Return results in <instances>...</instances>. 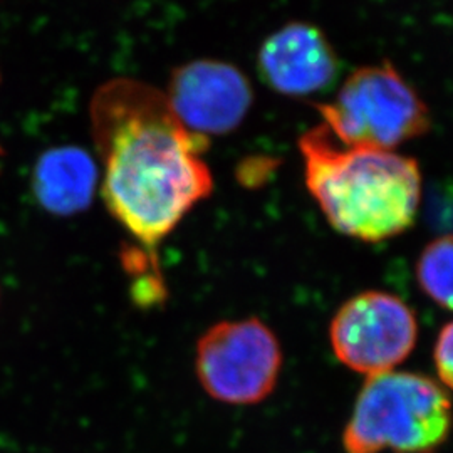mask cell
Listing matches in <instances>:
<instances>
[{
    "label": "cell",
    "mask_w": 453,
    "mask_h": 453,
    "mask_svg": "<svg viewBox=\"0 0 453 453\" xmlns=\"http://www.w3.org/2000/svg\"><path fill=\"white\" fill-rule=\"evenodd\" d=\"M318 108L329 133L353 148L393 151L430 130L426 104L388 63L357 69Z\"/></svg>",
    "instance_id": "4"
},
{
    "label": "cell",
    "mask_w": 453,
    "mask_h": 453,
    "mask_svg": "<svg viewBox=\"0 0 453 453\" xmlns=\"http://www.w3.org/2000/svg\"><path fill=\"white\" fill-rule=\"evenodd\" d=\"M421 291L440 308L453 311V234L428 243L417 262Z\"/></svg>",
    "instance_id": "10"
},
{
    "label": "cell",
    "mask_w": 453,
    "mask_h": 453,
    "mask_svg": "<svg viewBox=\"0 0 453 453\" xmlns=\"http://www.w3.org/2000/svg\"><path fill=\"white\" fill-rule=\"evenodd\" d=\"M299 150L309 194L336 232L381 242L415 224L421 173L413 158L342 145L324 125L304 133Z\"/></svg>",
    "instance_id": "2"
},
{
    "label": "cell",
    "mask_w": 453,
    "mask_h": 453,
    "mask_svg": "<svg viewBox=\"0 0 453 453\" xmlns=\"http://www.w3.org/2000/svg\"><path fill=\"white\" fill-rule=\"evenodd\" d=\"M97 163L80 146L50 148L34 165L33 192L37 203L58 217L86 211L96 194Z\"/></svg>",
    "instance_id": "9"
},
{
    "label": "cell",
    "mask_w": 453,
    "mask_h": 453,
    "mask_svg": "<svg viewBox=\"0 0 453 453\" xmlns=\"http://www.w3.org/2000/svg\"><path fill=\"white\" fill-rule=\"evenodd\" d=\"M434 363L440 381L453 391V321L445 324L438 333L434 348Z\"/></svg>",
    "instance_id": "11"
},
{
    "label": "cell",
    "mask_w": 453,
    "mask_h": 453,
    "mask_svg": "<svg viewBox=\"0 0 453 453\" xmlns=\"http://www.w3.org/2000/svg\"><path fill=\"white\" fill-rule=\"evenodd\" d=\"M89 121L104 205L158 267L163 241L213 190L209 138L181 125L162 89L131 78L97 88Z\"/></svg>",
    "instance_id": "1"
},
{
    "label": "cell",
    "mask_w": 453,
    "mask_h": 453,
    "mask_svg": "<svg viewBox=\"0 0 453 453\" xmlns=\"http://www.w3.org/2000/svg\"><path fill=\"white\" fill-rule=\"evenodd\" d=\"M338 69V56L326 35L304 22L284 26L260 48V76L284 96L321 93L334 82Z\"/></svg>",
    "instance_id": "8"
},
{
    "label": "cell",
    "mask_w": 453,
    "mask_h": 453,
    "mask_svg": "<svg viewBox=\"0 0 453 453\" xmlns=\"http://www.w3.org/2000/svg\"><path fill=\"white\" fill-rule=\"evenodd\" d=\"M165 95L181 125L203 138L235 130L254 99L242 71L215 59H196L177 67Z\"/></svg>",
    "instance_id": "7"
},
{
    "label": "cell",
    "mask_w": 453,
    "mask_h": 453,
    "mask_svg": "<svg viewBox=\"0 0 453 453\" xmlns=\"http://www.w3.org/2000/svg\"><path fill=\"white\" fill-rule=\"evenodd\" d=\"M2 155H4V150H2V146H0V158H2Z\"/></svg>",
    "instance_id": "12"
},
{
    "label": "cell",
    "mask_w": 453,
    "mask_h": 453,
    "mask_svg": "<svg viewBox=\"0 0 453 453\" xmlns=\"http://www.w3.org/2000/svg\"><path fill=\"white\" fill-rule=\"evenodd\" d=\"M280 370V342L257 318L213 324L196 342L198 383L211 398L226 405L264 402L277 387Z\"/></svg>",
    "instance_id": "5"
},
{
    "label": "cell",
    "mask_w": 453,
    "mask_h": 453,
    "mask_svg": "<svg viewBox=\"0 0 453 453\" xmlns=\"http://www.w3.org/2000/svg\"><path fill=\"white\" fill-rule=\"evenodd\" d=\"M449 393L420 372L370 376L342 430L346 453H437L450 438Z\"/></svg>",
    "instance_id": "3"
},
{
    "label": "cell",
    "mask_w": 453,
    "mask_h": 453,
    "mask_svg": "<svg viewBox=\"0 0 453 453\" xmlns=\"http://www.w3.org/2000/svg\"><path fill=\"white\" fill-rule=\"evenodd\" d=\"M418 321L398 296L366 291L341 306L329 324L334 357L353 372L376 376L395 372L415 349Z\"/></svg>",
    "instance_id": "6"
}]
</instances>
